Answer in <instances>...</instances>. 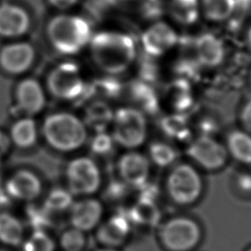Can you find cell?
Listing matches in <instances>:
<instances>
[{
    "label": "cell",
    "instance_id": "cell-1",
    "mask_svg": "<svg viewBox=\"0 0 251 251\" xmlns=\"http://www.w3.org/2000/svg\"><path fill=\"white\" fill-rule=\"evenodd\" d=\"M91 59L108 75L126 72L136 58V45L133 38L124 32L103 30L92 35L89 42Z\"/></svg>",
    "mask_w": 251,
    "mask_h": 251
},
{
    "label": "cell",
    "instance_id": "cell-2",
    "mask_svg": "<svg viewBox=\"0 0 251 251\" xmlns=\"http://www.w3.org/2000/svg\"><path fill=\"white\" fill-rule=\"evenodd\" d=\"M40 132L45 142L60 153L77 151L88 139V128L82 119L67 111L47 115Z\"/></svg>",
    "mask_w": 251,
    "mask_h": 251
},
{
    "label": "cell",
    "instance_id": "cell-3",
    "mask_svg": "<svg viewBox=\"0 0 251 251\" xmlns=\"http://www.w3.org/2000/svg\"><path fill=\"white\" fill-rule=\"evenodd\" d=\"M46 34L54 50L66 56L82 51L92 37L91 27L85 19L65 12L54 16L48 22Z\"/></svg>",
    "mask_w": 251,
    "mask_h": 251
},
{
    "label": "cell",
    "instance_id": "cell-4",
    "mask_svg": "<svg viewBox=\"0 0 251 251\" xmlns=\"http://www.w3.org/2000/svg\"><path fill=\"white\" fill-rule=\"evenodd\" d=\"M110 127L115 144L127 150H135L147 137L145 113L137 107L124 106L116 109Z\"/></svg>",
    "mask_w": 251,
    "mask_h": 251
},
{
    "label": "cell",
    "instance_id": "cell-5",
    "mask_svg": "<svg viewBox=\"0 0 251 251\" xmlns=\"http://www.w3.org/2000/svg\"><path fill=\"white\" fill-rule=\"evenodd\" d=\"M158 237L167 251H191L201 241L202 230L193 219L178 216L160 226Z\"/></svg>",
    "mask_w": 251,
    "mask_h": 251
},
{
    "label": "cell",
    "instance_id": "cell-6",
    "mask_svg": "<svg viewBox=\"0 0 251 251\" xmlns=\"http://www.w3.org/2000/svg\"><path fill=\"white\" fill-rule=\"evenodd\" d=\"M67 189L74 197L93 196L102 184V174L91 157L77 156L72 159L65 170Z\"/></svg>",
    "mask_w": 251,
    "mask_h": 251
},
{
    "label": "cell",
    "instance_id": "cell-7",
    "mask_svg": "<svg viewBox=\"0 0 251 251\" xmlns=\"http://www.w3.org/2000/svg\"><path fill=\"white\" fill-rule=\"evenodd\" d=\"M169 197L178 205L195 203L203 190L202 178L198 171L188 164L176 166L169 174L166 181Z\"/></svg>",
    "mask_w": 251,
    "mask_h": 251
},
{
    "label": "cell",
    "instance_id": "cell-8",
    "mask_svg": "<svg viewBox=\"0 0 251 251\" xmlns=\"http://www.w3.org/2000/svg\"><path fill=\"white\" fill-rule=\"evenodd\" d=\"M45 88L56 99L73 101L85 90V83L79 68L72 62L55 66L47 75Z\"/></svg>",
    "mask_w": 251,
    "mask_h": 251
},
{
    "label": "cell",
    "instance_id": "cell-9",
    "mask_svg": "<svg viewBox=\"0 0 251 251\" xmlns=\"http://www.w3.org/2000/svg\"><path fill=\"white\" fill-rule=\"evenodd\" d=\"M187 155L200 168L218 171L226 165L228 153L226 146L217 139L209 134H202L189 144Z\"/></svg>",
    "mask_w": 251,
    "mask_h": 251
},
{
    "label": "cell",
    "instance_id": "cell-10",
    "mask_svg": "<svg viewBox=\"0 0 251 251\" xmlns=\"http://www.w3.org/2000/svg\"><path fill=\"white\" fill-rule=\"evenodd\" d=\"M4 192L10 200L29 204L41 196L43 183L34 172L21 169L14 172L6 179Z\"/></svg>",
    "mask_w": 251,
    "mask_h": 251
},
{
    "label": "cell",
    "instance_id": "cell-11",
    "mask_svg": "<svg viewBox=\"0 0 251 251\" xmlns=\"http://www.w3.org/2000/svg\"><path fill=\"white\" fill-rule=\"evenodd\" d=\"M67 216L69 226L88 233L94 231L104 219V205L93 196L78 197L74 200Z\"/></svg>",
    "mask_w": 251,
    "mask_h": 251
},
{
    "label": "cell",
    "instance_id": "cell-12",
    "mask_svg": "<svg viewBox=\"0 0 251 251\" xmlns=\"http://www.w3.org/2000/svg\"><path fill=\"white\" fill-rule=\"evenodd\" d=\"M132 225L126 212H117L103 219L95 228L94 238L99 246L122 248L129 239Z\"/></svg>",
    "mask_w": 251,
    "mask_h": 251
},
{
    "label": "cell",
    "instance_id": "cell-13",
    "mask_svg": "<svg viewBox=\"0 0 251 251\" xmlns=\"http://www.w3.org/2000/svg\"><path fill=\"white\" fill-rule=\"evenodd\" d=\"M35 58L36 51L31 43L10 42L0 49V69L7 75H24L32 67Z\"/></svg>",
    "mask_w": 251,
    "mask_h": 251
},
{
    "label": "cell",
    "instance_id": "cell-14",
    "mask_svg": "<svg viewBox=\"0 0 251 251\" xmlns=\"http://www.w3.org/2000/svg\"><path fill=\"white\" fill-rule=\"evenodd\" d=\"M16 108L23 116L38 115L46 106L45 86L33 77L21 79L15 88Z\"/></svg>",
    "mask_w": 251,
    "mask_h": 251
},
{
    "label": "cell",
    "instance_id": "cell-15",
    "mask_svg": "<svg viewBox=\"0 0 251 251\" xmlns=\"http://www.w3.org/2000/svg\"><path fill=\"white\" fill-rule=\"evenodd\" d=\"M118 173L121 180L131 187H142L150 174V161L147 156L135 150H128L118 160Z\"/></svg>",
    "mask_w": 251,
    "mask_h": 251
},
{
    "label": "cell",
    "instance_id": "cell-16",
    "mask_svg": "<svg viewBox=\"0 0 251 251\" xmlns=\"http://www.w3.org/2000/svg\"><path fill=\"white\" fill-rule=\"evenodd\" d=\"M176 30L165 22H156L148 26L141 36L144 51L152 57H160L171 51L177 43Z\"/></svg>",
    "mask_w": 251,
    "mask_h": 251
},
{
    "label": "cell",
    "instance_id": "cell-17",
    "mask_svg": "<svg viewBox=\"0 0 251 251\" xmlns=\"http://www.w3.org/2000/svg\"><path fill=\"white\" fill-rule=\"evenodd\" d=\"M30 28V17L22 7L12 3L0 4V37L19 38Z\"/></svg>",
    "mask_w": 251,
    "mask_h": 251
},
{
    "label": "cell",
    "instance_id": "cell-18",
    "mask_svg": "<svg viewBox=\"0 0 251 251\" xmlns=\"http://www.w3.org/2000/svg\"><path fill=\"white\" fill-rule=\"evenodd\" d=\"M194 51L198 63L207 68L221 65L226 53L223 41L213 33L201 34L194 43Z\"/></svg>",
    "mask_w": 251,
    "mask_h": 251
},
{
    "label": "cell",
    "instance_id": "cell-19",
    "mask_svg": "<svg viewBox=\"0 0 251 251\" xmlns=\"http://www.w3.org/2000/svg\"><path fill=\"white\" fill-rule=\"evenodd\" d=\"M26 235L25 224L8 210L0 211V244L5 248H20Z\"/></svg>",
    "mask_w": 251,
    "mask_h": 251
},
{
    "label": "cell",
    "instance_id": "cell-20",
    "mask_svg": "<svg viewBox=\"0 0 251 251\" xmlns=\"http://www.w3.org/2000/svg\"><path fill=\"white\" fill-rule=\"evenodd\" d=\"M126 213L132 226L154 227L161 221V211L155 200L145 196H140Z\"/></svg>",
    "mask_w": 251,
    "mask_h": 251
},
{
    "label": "cell",
    "instance_id": "cell-21",
    "mask_svg": "<svg viewBox=\"0 0 251 251\" xmlns=\"http://www.w3.org/2000/svg\"><path fill=\"white\" fill-rule=\"evenodd\" d=\"M114 110L103 100H95L89 103L82 116L86 127L95 133L106 131L111 126Z\"/></svg>",
    "mask_w": 251,
    "mask_h": 251
},
{
    "label": "cell",
    "instance_id": "cell-22",
    "mask_svg": "<svg viewBox=\"0 0 251 251\" xmlns=\"http://www.w3.org/2000/svg\"><path fill=\"white\" fill-rule=\"evenodd\" d=\"M38 128L32 117L22 116L12 125L9 136L12 144L21 149H28L35 145L38 139Z\"/></svg>",
    "mask_w": 251,
    "mask_h": 251
},
{
    "label": "cell",
    "instance_id": "cell-23",
    "mask_svg": "<svg viewBox=\"0 0 251 251\" xmlns=\"http://www.w3.org/2000/svg\"><path fill=\"white\" fill-rule=\"evenodd\" d=\"M227 153L237 162L251 164V133L245 130H233L226 138Z\"/></svg>",
    "mask_w": 251,
    "mask_h": 251
},
{
    "label": "cell",
    "instance_id": "cell-24",
    "mask_svg": "<svg viewBox=\"0 0 251 251\" xmlns=\"http://www.w3.org/2000/svg\"><path fill=\"white\" fill-rule=\"evenodd\" d=\"M169 12L173 20L183 25L194 24L200 15V0H171Z\"/></svg>",
    "mask_w": 251,
    "mask_h": 251
},
{
    "label": "cell",
    "instance_id": "cell-25",
    "mask_svg": "<svg viewBox=\"0 0 251 251\" xmlns=\"http://www.w3.org/2000/svg\"><path fill=\"white\" fill-rule=\"evenodd\" d=\"M22 251H56L57 240L44 228H33L26 233L21 247Z\"/></svg>",
    "mask_w": 251,
    "mask_h": 251
},
{
    "label": "cell",
    "instance_id": "cell-26",
    "mask_svg": "<svg viewBox=\"0 0 251 251\" xmlns=\"http://www.w3.org/2000/svg\"><path fill=\"white\" fill-rule=\"evenodd\" d=\"M75 197L67 188H54L44 198L43 208L53 217L67 214Z\"/></svg>",
    "mask_w": 251,
    "mask_h": 251
},
{
    "label": "cell",
    "instance_id": "cell-27",
    "mask_svg": "<svg viewBox=\"0 0 251 251\" xmlns=\"http://www.w3.org/2000/svg\"><path fill=\"white\" fill-rule=\"evenodd\" d=\"M201 12L213 22H223L227 20L236 7L235 0H201Z\"/></svg>",
    "mask_w": 251,
    "mask_h": 251
},
{
    "label": "cell",
    "instance_id": "cell-28",
    "mask_svg": "<svg viewBox=\"0 0 251 251\" xmlns=\"http://www.w3.org/2000/svg\"><path fill=\"white\" fill-rule=\"evenodd\" d=\"M168 100L171 106L177 112L182 114L192 104V93L187 81L179 79L172 83L168 90Z\"/></svg>",
    "mask_w": 251,
    "mask_h": 251
},
{
    "label": "cell",
    "instance_id": "cell-29",
    "mask_svg": "<svg viewBox=\"0 0 251 251\" xmlns=\"http://www.w3.org/2000/svg\"><path fill=\"white\" fill-rule=\"evenodd\" d=\"M87 243V233L71 226L62 229L57 239V245L62 251H84Z\"/></svg>",
    "mask_w": 251,
    "mask_h": 251
},
{
    "label": "cell",
    "instance_id": "cell-30",
    "mask_svg": "<svg viewBox=\"0 0 251 251\" xmlns=\"http://www.w3.org/2000/svg\"><path fill=\"white\" fill-rule=\"evenodd\" d=\"M161 127L167 136L176 140H184L190 134L189 124L183 114L180 113L165 117L161 122Z\"/></svg>",
    "mask_w": 251,
    "mask_h": 251
},
{
    "label": "cell",
    "instance_id": "cell-31",
    "mask_svg": "<svg viewBox=\"0 0 251 251\" xmlns=\"http://www.w3.org/2000/svg\"><path fill=\"white\" fill-rule=\"evenodd\" d=\"M148 159L156 166L166 168L174 164L176 160V151L169 143L163 141L153 142L149 147Z\"/></svg>",
    "mask_w": 251,
    "mask_h": 251
},
{
    "label": "cell",
    "instance_id": "cell-32",
    "mask_svg": "<svg viewBox=\"0 0 251 251\" xmlns=\"http://www.w3.org/2000/svg\"><path fill=\"white\" fill-rule=\"evenodd\" d=\"M133 99L137 103V108L143 113L153 112L157 108V100L155 93L144 83H138L132 90Z\"/></svg>",
    "mask_w": 251,
    "mask_h": 251
},
{
    "label": "cell",
    "instance_id": "cell-33",
    "mask_svg": "<svg viewBox=\"0 0 251 251\" xmlns=\"http://www.w3.org/2000/svg\"><path fill=\"white\" fill-rule=\"evenodd\" d=\"M113 145H115V142L111 134L106 131L95 133L91 140V150L98 155H105L109 153Z\"/></svg>",
    "mask_w": 251,
    "mask_h": 251
},
{
    "label": "cell",
    "instance_id": "cell-34",
    "mask_svg": "<svg viewBox=\"0 0 251 251\" xmlns=\"http://www.w3.org/2000/svg\"><path fill=\"white\" fill-rule=\"evenodd\" d=\"M240 122L245 131L251 133V100L246 102L240 112Z\"/></svg>",
    "mask_w": 251,
    "mask_h": 251
},
{
    "label": "cell",
    "instance_id": "cell-35",
    "mask_svg": "<svg viewBox=\"0 0 251 251\" xmlns=\"http://www.w3.org/2000/svg\"><path fill=\"white\" fill-rule=\"evenodd\" d=\"M79 0H48L49 4L58 11L66 12L74 8Z\"/></svg>",
    "mask_w": 251,
    "mask_h": 251
},
{
    "label": "cell",
    "instance_id": "cell-36",
    "mask_svg": "<svg viewBox=\"0 0 251 251\" xmlns=\"http://www.w3.org/2000/svg\"><path fill=\"white\" fill-rule=\"evenodd\" d=\"M12 145L13 144L9 133H6L5 131L0 129V159L5 157L9 153Z\"/></svg>",
    "mask_w": 251,
    "mask_h": 251
},
{
    "label": "cell",
    "instance_id": "cell-37",
    "mask_svg": "<svg viewBox=\"0 0 251 251\" xmlns=\"http://www.w3.org/2000/svg\"><path fill=\"white\" fill-rule=\"evenodd\" d=\"M239 187L246 192H251V176H241L239 177Z\"/></svg>",
    "mask_w": 251,
    "mask_h": 251
},
{
    "label": "cell",
    "instance_id": "cell-38",
    "mask_svg": "<svg viewBox=\"0 0 251 251\" xmlns=\"http://www.w3.org/2000/svg\"><path fill=\"white\" fill-rule=\"evenodd\" d=\"M93 251H122L121 248H114V247H106V246H99Z\"/></svg>",
    "mask_w": 251,
    "mask_h": 251
},
{
    "label": "cell",
    "instance_id": "cell-39",
    "mask_svg": "<svg viewBox=\"0 0 251 251\" xmlns=\"http://www.w3.org/2000/svg\"><path fill=\"white\" fill-rule=\"evenodd\" d=\"M247 41H248L249 45L251 46V26L249 27V29L247 31Z\"/></svg>",
    "mask_w": 251,
    "mask_h": 251
},
{
    "label": "cell",
    "instance_id": "cell-40",
    "mask_svg": "<svg viewBox=\"0 0 251 251\" xmlns=\"http://www.w3.org/2000/svg\"><path fill=\"white\" fill-rule=\"evenodd\" d=\"M0 251H10L9 248H5V247H0Z\"/></svg>",
    "mask_w": 251,
    "mask_h": 251
},
{
    "label": "cell",
    "instance_id": "cell-41",
    "mask_svg": "<svg viewBox=\"0 0 251 251\" xmlns=\"http://www.w3.org/2000/svg\"><path fill=\"white\" fill-rule=\"evenodd\" d=\"M247 251H251V247H250V248H249Z\"/></svg>",
    "mask_w": 251,
    "mask_h": 251
}]
</instances>
